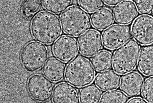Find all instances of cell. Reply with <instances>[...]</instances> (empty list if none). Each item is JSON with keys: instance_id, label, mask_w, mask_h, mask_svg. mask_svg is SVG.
<instances>
[{"instance_id": "2", "label": "cell", "mask_w": 153, "mask_h": 103, "mask_svg": "<svg viewBox=\"0 0 153 103\" xmlns=\"http://www.w3.org/2000/svg\"><path fill=\"white\" fill-rule=\"evenodd\" d=\"M61 25L65 34L78 37L88 31L91 21L88 13L77 6H72L61 14Z\"/></svg>"}, {"instance_id": "7", "label": "cell", "mask_w": 153, "mask_h": 103, "mask_svg": "<svg viewBox=\"0 0 153 103\" xmlns=\"http://www.w3.org/2000/svg\"><path fill=\"white\" fill-rule=\"evenodd\" d=\"M130 27L117 24L105 30L102 34L104 46L109 50H115L129 41L131 37Z\"/></svg>"}, {"instance_id": "22", "label": "cell", "mask_w": 153, "mask_h": 103, "mask_svg": "<svg viewBox=\"0 0 153 103\" xmlns=\"http://www.w3.org/2000/svg\"><path fill=\"white\" fill-rule=\"evenodd\" d=\"M128 100L127 95L122 91L114 90L103 93L100 103H127Z\"/></svg>"}, {"instance_id": "12", "label": "cell", "mask_w": 153, "mask_h": 103, "mask_svg": "<svg viewBox=\"0 0 153 103\" xmlns=\"http://www.w3.org/2000/svg\"><path fill=\"white\" fill-rule=\"evenodd\" d=\"M144 85V79L139 73L130 72L121 78L120 89L122 92L130 97H134L140 94Z\"/></svg>"}, {"instance_id": "4", "label": "cell", "mask_w": 153, "mask_h": 103, "mask_svg": "<svg viewBox=\"0 0 153 103\" xmlns=\"http://www.w3.org/2000/svg\"><path fill=\"white\" fill-rule=\"evenodd\" d=\"M140 52V45L134 40H129L117 48L113 56V68L118 74L124 75L135 69Z\"/></svg>"}, {"instance_id": "1", "label": "cell", "mask_w": 153, "mask_h": 103, "mask_svg": "<svg viewBox=\"0 0 153 103\" xmlns=\"http://www.w3.org/2000/svg\"><path fill=\"white\" fill-rule=\"evenodd\" d=\"M31 32L34 39L45 44L55 42L62 33L61 21L53 13L42 11L32 20Z\"/></svg>"}, {"instance_id": "20", "label": "cell", "mask_w": 153, "mask_h": 103, "mask_svg": "<svg viewBox=\"0 0 153 103\" xmlns=\"http://www.w3.org/2000/svg\"><path fill=\"white\" fill-rule=\"evenodd\" d=\"M73 0H42L43 6L46 10L53 13H63L71 5Z\"/></svg>"}, {"instance_id": "27", "label": "cell", "mask_w": 153, "mask_h": 103, "mask_svg": "<svg viewBox=\"0 0 153 103\" xmlns=\"http://www.w3.org/2000/svg\"><path fill=\"white\" fill-rule=\"evenodd\" d=\"M127 103H148L144 99L140 97H134L128 101Z\"/></svg>"}, {"instance_id": "26", "label": "cell", "mask_w": 153, "mask_h": 103, "mask_svg": "<svg viewBox=\"0 0 153 103\" xmlns=\"http://www.w3.org/2000/svg\"><path fill=\"white\" fill-rule=\"evenodd\" d=\"M105 5L110 6H116L120 4L123 0H103Z\"/></svg>"}, {"instance_id": "18", "label": "cell", "mask_w": 153, "mask_h": 103, "mask_svg": "<svg viewBox=\"0 0 153 103\" xmlns=\"http://www.w3.org/2000/svg\"><path fill=\"white\" fill-rule=\"evenodd\" d=\"M113 57L111 52L102 50L93 56L91 63L94 69L98 72L108 71L113 66Z\"/></svg>"}, {"instance_id": "5", "label": "cell", "mask_w": 153, "mask_h": 103, "mask_svg": "<svg viewBox=\"0 0 153 103\" xmlns=\"http://www.w3.org/2000/svg\"><path fill=\"white\" fill-rule=\"evenodd\" d=\"M48 51L42 43L32 41L24 47L20 54L22 66L27 71L35 72L39 70L48 61Z\"/></svg>"}, {"instance_id": "15", "label": "cell", "mask_w": 153, "mask_h": 103, "mask_svg": "<svg viewBox=\"0 0 153 103\" xmlns=\"http://www.w3.org/2000/svg\"><path fill=\"white\" fill-rule=\"evenodd\" d=\"M120 82L121 78L120 75L111 70L99 73L95 79L97 86L104 91L114 90L118 88Z\"/></svg>"}, {"instance_id": "3", "label": "cell", "mask_w": 153, "mask_h": 103, "mask_svg": "<svg viewBox=\"0 0 153 103\" xmlns=\"http://www.w3.org/2000/svg\"><path fill=\"white\" fill-rule=\"evenodd\" d=\"M95 77V72L91 62L81 56L76 57L68 64L65 75L66 82L76 88L91 84Z\"/></svg>"}, {"instance_id": "14", "label": "cell", "mask_w": 153, "mask_h": 103, "mask_svg": "<svg viewBox=\"0 0 153 103\" xmlns=\"http://www.w3.org/2000/svg\"><path fill=\"white\" fill-rule=\"evenodd\" d=\"M65 67L64 62L58 59L48 60L43 68V74L52 82H57L62 80L65 75Z\"/></svg>"}, {"instance_id": "10", "label": "cell", "mask_w": 153, "mask_h": 103, "mask_svg": "<svg viewBox=\"0 0 153 103\" xmlns=\"http://www.w3.org/2000/svg\"><path fill=\"white\" fill-rule=\"evenodd\" d=\"M79 50L82 55L94 56L103 47L102 35L94 29L89 30L80 36L78 40Z\"/></svg>"}, {"instance_id": "6", "label": "cell", "mask_w": 153, "mask_h": 103, "mask_svg": "<svg viewBox=\"0 0 153 103\" xmlns=\"http://www.w3.org/2000/svg\"><path fill=\"white\" fill-rule=\"evenodd\" d=\"M53 89L52 81L40 74L31 76L27 82V89L30 96L39 102H45L51 99Z\"/></svg>"}, {"instance_id": "28", "label": "cell", "mask_w": 153, "mask_h": 103, "mask_svg": "<svg viewBox=\"0 0 153 103\" xmlns=\"http://www.w3.org/2000/svg\"><path fill=\"white\" fill-rule=\"evenodd\" d=\"M152 16H153V12H152Z\"/></svg>"}, {"instance_id": "25", "label": "cell", "mask_w": 153, "mask_h": 103, "mask_svg": "<svg viewBox=\"0 0 153 103\" xmlns=\"http://www.w3.org/2000/svg\"><path fill=\"white\" fill-rule=\"evenodd\" d=\"M139 13L143 15L149 14L153 11V0H134Z\"/></svg>"}, {"instance_id": "16", "label": "cell", "mask_w": 153, "mask_h": 103, "mask_svg": "<svg viewBox=\"0 0 153 103\" xmlns=\"http://www.w3.org/2000/svg\"><path fill=\"white\" fill-rule=\"evenodd\" d=\"M91 21V25L96 29L104 30L111 26L114 23V14L111 10L103 7L92 14Z\"/></svg>"}, {"instance_id": "8", "label": "cell", "mask_w": 153, "mask_h": 103, "mask_svg": "<svg viewBox=\"0 0 153 103\" xmlns=\"http://www.w3.org/2000/svg\"><path fill=\"white\" fill-rule=\"evenodd\" d=\"M131 31L133 39L138 43L145 46L153 44V17L148 15L137 17Z\"/></svg>"}, {"instance_id": "17", "label": "cell", "mask_w": 153, "mask_h": 103, "mask_svg": "<svg viewBox=\"0 0 153 103\" xmlns=\"http://www.w3.org/2000/svg\"><path fill=\"white\" fill-rule=\"evenodd\" d=\"M137 64L141 74L153 77V45L146 46L141 49Z\"/></svg>"}, {"instance_id": "19", "label": "cell", "mask_w": 153, "mask_h": 103, "mask_svg": "<svg viewBox=\"0 0 153 103\" xmlns=\"http://www.w3.org/2000/svg\"><path fill=\"white\" fill-rule=\"evenodd\" d=\"M80 103H100L102 92L97 86L89 85L79 90Z\"/></svg>"}, {"instance_id": "24", "label": "cell", "mask_w": 153, "mask_h": 103, "mask_svg": "<svg viewBox=\"0 0 153 103\" xmlns=\"http://www.w3.org/2000/svg\"><path fill=\"white\" fill-rule=\"evenodd\" d=\"M144 99L149 103H153V77L145 80L142 91Z\"/></svg>"}, {"instance_id": "13", "label": "cell", "mask_w": 153, "mask_h": 103, "mask_svg": "<svg viewBox=\"0 0 153 103\" xmlns=\"http://www.w3.org/2000/svg\"><path fill=\"white\" fill-rule=\"evenodd\" d=\"M52 101L53 103H79V93L69 83H59L54 88Z\"/></svg>"}, {"instance_id": "21", "label": "cell", "mask_w": 153, "mask_h": 103, "mask_svg": "<svg viewBox=\"0 0 153 103\" xmlns=\"http://www.w3.org/2000/svg\"><path fill=\"white\" fill-rule=\"evenodd\" d=\"M41 0H25L22 7V15L28 20L34 18L42 8Z\"/></svg>"}, {"instance_id": "11", "label": "cell", "mask_w": 153, "mask_h": 103, "mask_svg": "<svg viewBox=\"0 0 153 103\" xmlns=\"http://www.w3.org/2000/svg\"><path fill=\"white\" fill-rule=\"evenodd\" d=\"M138 11L132 0H125L116 5L114 10V19L116 23L128 25L137 18Z\"/></svg>"}, {"instance_id": "23", "label": "cell", "mask_w": 153, "mask_h": 103, "mask_svg": "<svg viewBox=\"0 0 153 103\" xmlns=\"http://www.w3.org/2000/svg\"><path fill=\"white\" fill-rule=\"evenodd\" d=\"M81 8L87 13H94L103 6V0H78Z\"/></svg>"}, {"instance_id": "9", "label": "cell", "mask_w": 153, "mask_h": 103, "mask_svg": "<svg viewBox=\"0 0 153 103\" xmlns=\"http://www.w3.org/2000/svg\"><path fill=\"white\" fill-rule=\"evenodd\" d=\"M52 50L57 59L64 63H68L78 55V43L72 36H62L54 43Z\"/></svg>"}]
</instances>
